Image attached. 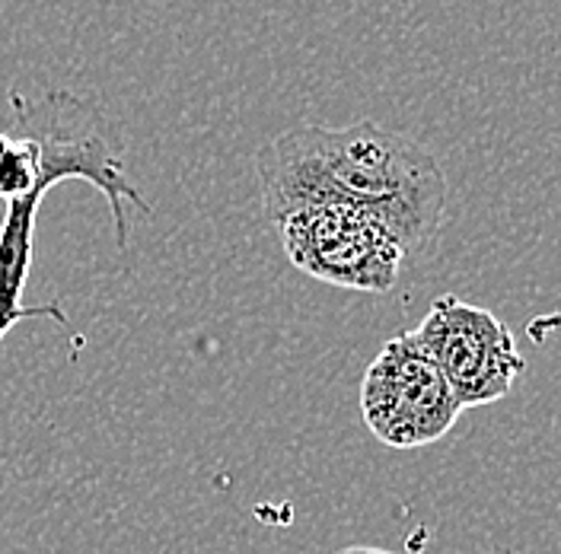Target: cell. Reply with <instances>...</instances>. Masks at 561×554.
<instances>
[{
  "mask_svg": "<svg viewBox=\"0 0 561 554\" xmlns=\"http://www.w3.org/2000/svg\"><path fill=\"white\" fill-rule=\"evenodd\" d=\"M255 175L272 223L307 205L342 201L383 217L409 265L434 245L447 210V175L412 138L354 122L348 128L304 125L255 153Z\"/></svg>",
  "mask_w": 561,
  "mask_h": 554,
  "instance_id": "6da1fadb",
  "label": "cell"
},
{
  "mask_svg": "<svg viewBox=\"0 0 561 554\" xmlns=\"http://www.w3.org/2000/svg\"><path fill=\"white\" fill-rule=\"evenodd\" d=\"M13 128L0 153V198L13 201L33 188L51 192L58 182L83 178L108 201L115 243L128 249L131 223L125 201L153 213L125 170V135L103 108L70 90H48L38 100L10 93Z\"/></svg>",
  "mask_w": 561,
  "mask_h": 554,
  "instance_id": "7a4b0ae2",
  "label": "cell"
},
{
  "mask_svg": "<svg viewBox=\"0 0 561 554\" xmlns=\"http://www.w3.org/2000/svg\"><path fill=\"white\" fill-rule=\"evenodd\" d=\"M275 227L297 272L342 290L386 293L409 265L383 217L357 205H307L284 213Z\"/></svg>",
  "mask_w": 561,
  "mask_h": 554,
  "instance_id": "3957f363",
  "label": "cell"
},
{
  "mask_svg": "<svg viewBox=\"0 0 561 554\" xmlns=\"http://www.w3.org/2000/svg\"><path fill=\"white\" fill-rule=\"evenodd\" d=\"M405 335L437 367L459 412L504 399L526 370L514 332L491 310L454 293L437 297L419 328Z\"/></svg>",
  "mask_w": 561,
  "mask_h": 554,
  "instance_id": "277c9868",
  "label": "cell"
},
{
  "mask_svg": "<svg viewBox=\"0 0 561 554\" xmlns=\"http://www.w3.org/2000/svg\"><path fill=\"white\" fill-rule=\"evenodd\" d=\"M357 399L370 434L392 450L437 443L462 415L437 367L405 332L389 338L370 360Z\"/></svg>",
  "mask_w": 561,
  "mask_h": 554,
  "instance_id": "5b68a950",
  "label": "cell"
},
{
  "mask_svg": "<svg viewBox=\"0 0 561 554\" xmlns=\"http://www.w3.org/2000/svg\"><path fill=\"white\" fill-rule=\"evenodd\" d=\"M335 554H392V552L374 549V545H348V549H342V552H335Z\"/></svg>",
  "mask_w": 561,
  "mask_h": 554,
  "instance_id": "8992f818",
  "label": "cell"
},
{
  "mask_svg": "<svg viewBox=\"0 0 561 554\" xmlns=\"http://www.w3.org/2000/svg\"><path fill=\"white\" fill-rule=\"evenodd\" d=\"M3 147H7V131H0V153H3Z\"/></svg>",
  "mask_w": 561,
  "mask_h": 554,
  "instance_id": "52a82bcc",
  "label": "cell"
}]
</instances>
